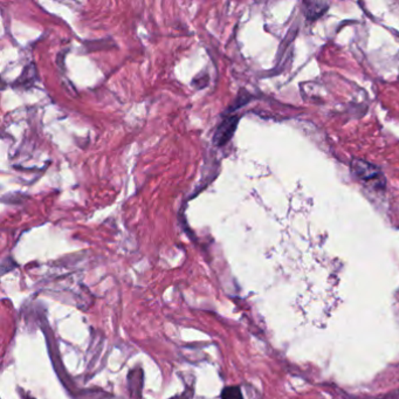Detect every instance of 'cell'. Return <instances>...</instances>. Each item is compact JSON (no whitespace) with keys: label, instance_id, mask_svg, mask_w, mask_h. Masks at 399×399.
Returning a JSON list of instances; mask_svg holds the SVG:
<instances>
[{"label":"cell","instance_id":"5b68a950","mask_svg":"<svg viewBox=\"0 0 399 399\" xmlns=\"http://www.w3.org/2000/svg\"><path fill=\"white\" fill-rule=\"evenodd\" d=\"M378 399H399V389H397L395 391L389 392V393L382 396Z\"/></svg>","mask_w":399,"mask_h":399},{"label":"cell","instance_id":"6da1fadb","mask_svg":"<svg viewBox=\"0 0 399 399\" xmlns=\"http://www.w3.org/2000/svg\"><path fill=\"white\" fill-rule=\"evenodd\" d=\"M351 169L361 181H366L368 184L373 185L376 188L384 186V185L381 184V181H385L380 168L375 167L371 163L366 162L363 159H354L351 162Z\"/></svg>","mask_w":399,"mask_h":399},{"label":"cell","instance_id":"277c9868","mask_svg":"<svg viewBox=\"0 0 399 399\" xmlns=\"http://www.w3.org/2000/svg\"><path fill=\"white\" fill-rule=\"evenodd\" d=\"M222 399H243L239 386H227L222 392Z\"/></svg>","mask_w":399,"mask_h":399},{"label":"cell","instance_id":"7a4b0ae2","mask_svg":"<svg viewBox=\"0 0 399 399\" xmlns=\"http://www.w3.org/2000/svg\"><path fill=\"white\" fill-rule=\"evenodd\" d=\"M238 121H239L238 116H229L220 123V126L215 130V137H213V142H215V145L222 147L232 138L233 133L237 129Z\"/></svg>","mask_w":399,"mask_h":399},{"label":"cell","instance_id":"8992f818","mask_svg":"<svg viewBox=\"0 0 399 399\" xmlns=\"http://www.w3.org/2000/svg\"><path fill=\"white\" fill-rule=\"evenodd\" d=\"M27 399H33V398H27Z\"/></svg>","mask_w":399,"mask_h":399},{"label":"cell","instance_id":"3957f363","mask_svg":"<svg viewBox=\"0 0 399 399\" xmlns=\"http://www.w3.org/2000/svg\"><path fill=\"white\" fill-rule=\"evenodd\" d=\"M303 12L307 20H316L321 15H325L329 4L328 3H322V1H304L303 3Z\"/></svg>","mask_w":399,"mask_h":399}]
</instances>
